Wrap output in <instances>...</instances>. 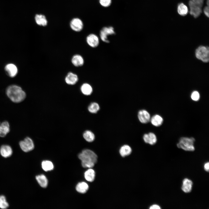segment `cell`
Returning a JSON list of instances; mask_svg holds the SVG:
<instances>
[{"label":"cell","mask_w":209,"mask_h":209,"mask_svg":"<svg viewBox=\"0 0 209 209\" xmlns=\"http://www.w3.org/2000/svg\"><path fill=\"white\" fill-rule=\"evenodd\" d=\"M204 170L207 172H209V163L208 162L205 163L204 165Z\"/></svg>","instance_id":"cell-34"},{"label":"cell","mask_w":209,"mask_h":209,"mask_svg":"<svg viewBox=\"0 0 209 209\" xmlns=\"http://www.w3.org/2000/svg\"><path fill=\"white\" fill-rule=\"evenodd\" d=\"M42 167L43 169L46 172L51 171L54 168V165L52 163L47 160L44 161L42 162Z\"/></svg>","instance_id":"cell-25"},{"label":"cell","mask_w":209,"mask_h":209,"mask_svg":"<svg viewBox=\"0 0 209 209\" xmlns=\"http://www.w3.org/2000/svg\"><path fill=\"white\" fill-rule=\"evenodd\" d=\"M12 148L8 145H3L0 147V153L1 156L4 158L10 157L12 155Z\"/></svg>","instance_id":"cell-12"},{"label":"cell","mask_w":209,"mask_h":209,"mask_svg":"<svg viewBox=\"0 0 209 209\" xmlns=\"http://www.w3.org/2000/svg\"><path fill=\"white\" fill-rule=\"evenodd\" d=\"M96 174L95 171L91 168H89L85 172L84 177L87 181L92 182L94 181L95 177Z\"/></svg>","instance_id":"cell-18"},{"label":"cell","mask_w":209,"mask_h":209,"mask_svg":"<svg viewBox=\"0 0 209 209\" xmlns=\"http://www.w3.org/2000/svg\"><path fill=\"white\" fill-rule=\"evenodd\" d=\"M203 12L205 15L208 17H209V6H207L205 7Z\"/></svg>","instance_id":"cell-33"},{"label":"cell","mask_w":209,"mask_h":209,"mask_svg":"<svg viewBox=\"0 0 209 209\" xmlns=\"http://www.w3.org/2000/svg\"><path fill=\"white\" fill-rule=\"evenodd\" d=\"M149 208L150 209H160L161 208L158 205L154 204L151 206Z\"/></svg>","instance_id":"cell-35"},{"label":"cell","mask_w":209,"mask_h":209,"mask_svg":"<svg viewBox=\"0 0 209 209\" xmlns=\"http://www.w3.org/2000/svg\"><path fill=\"white\" fill-rule=\"evenodd\" d=\"M78 157L81 161L82 166L84 168H91L97 161V155L93 151L89 149L83 150L79 154Z\"/></svg>","instance_id":"cell-1"},{"label":"cell","mask_w":209,"mask_h":209,"mask_svg":"<svg viewBox=\"0 0 209 209\" xmlns=\"http://www.w3.org/2000/svg\"><path fill=\"white\" fill-rule=\"evenodd\" d=\"M21 149L25 152H28L33 150L34 148V145L32 139L26 137L19 143Z\"/></svg>","instance_id":"cell-6"},{"label":"cell","mask_w":209,"mask_h":209,"mask_svg":"<svg viewBox=\"0 0 209 209\" xmlns=\"http://www.w3.org/2000/svg\"><path fill=\"white\" fill-rule=\"evenodd\" d=\"M100 4L103 7L109 6L111 3V0H99Z\"/></svg>","instance_id":"cell-30"},{"label":"cell","mask_w":209,"mask_h":209,"mask_svg":"<svg viewBox=\"0 0 209 209\" xmlns=\"http://www.w3.org/2000/svg\"><path fill=\"white\" fill-rule=\"evenodd\" d=\"M138 117L139 121L143 123H146L150 120V114L146 110L144 109L140 110L138 114Z\"/></svg>","instance_id":"cell-10"},{"label":"cell","mask_w":209,"mask_h":209,"mask_svg":"<svg viewBox=\"0 0 209 209\" xmlns=\"http://www.w3.org/2000/svg\"><path fill=\"white\" fill-rule=\"evenodd\" d=\"M8 207L9 204L5 196L3 195L0 196V208L5 209L7 208Z\"/></svg>","instance_id":"cell-29"},{"label":"cell","mask_w":209,"mask_h":209,"mask_svg":"<svg viewBox=\"0 0 209 209\" xmlns=\"http://www.w3.org/2000/svg\"><path fill=\"white\" fill-rule=\"evenodd\" d=\"M35 20L36 23L39 25L44 26L47 25V20L44 15L37 14L35 17Z\"/></svg>","instance_id":"cell-20"},{"label":"cell","mask_w":209,"mask_h":209,"mask_svg":"<svg viewBox=\"0 0 209 209\" xmlns=\"http://www.w3.org/2000/svg\"><path fill=\"white\" fill-rule=\"evenodd\" d=\"M196 57L203 62H207L209 60V49L208 46H200L196 50Z\"/></svg>","instance_id":"cell-4"},{"label":"cell","mask_w":209,"mask_h":209,"mask_svg":"<svg viewBox=\"0 0 209 209\" xmlns=\"http://www.w3.org/2000/svg\"><path fill=\"white\" fill-rule=\"evenodd\" d=\"M115 32L114 28L112 26L105 27L100 30V39L103 42L108 43L109 41L108 39V36L109 35H114Z\"/></svg>","instance_id":"cell-5"},{"label":"cell","mask_w":209,"mask_h":209,"mask_svg":"<svg viewBox=\"0 0 209 209\" xmlns=\"http://www.w3.org/2000/svg\"><path fill=\"white\" fill-rule=\"evenodd\" d=\"M192 99L194 101H197L199 100L200 98V95L197 91H194L192 93L191 95Z\"/></svg>","instance_id":"cell-31"},{"label":"cell","mask_w":209,"mask_h":209,"mask_svg":"<svg viewBox=\"0 0 209 209\" xmlns=\"http://www.w3.org/2000/svg\"><path fill=\"white\" fill-rule=\"evenodd\" d=\"M71 62L75 66L79 67L83 65L84 61L82 56L79 54H76L72 57Z\"/></svg>","instance_id":"cell-17"},{"label":"cell","mask_w":209,"mask_h":209,"mask_svg":"<svg viewBox=\"0 0 209 209\" xmlns=\"http://www.w3.org/2000/svg\"><path fill=\"white\" fill-rule=\"evenodd\" d=\"M87 44L92 48H96L99 44V40L98 37L95 34H91L86 38Z\"/></svg>","instance_id":"cell-9"},{"label":"cell","mask_w":209,"mask_h":209,"mask_svg":"<svg viewBox=\"0 0 209 209\" xmlns=\"http://www.w3.org/2000/svg\"><path fill=\"white\" fill-rule=\"evenodd\" d=\"M193 184V182L191 180L185 178L182 181L181 189L185 193H190L192 190Z\"/></svg>","instance_id":"cell-11"},{"label":"cell","mask_w":209,"mask_h":209,"mask_svg":"<svg viewBox=\"0 0 209 209\" xmlns=\"http://www.w3.org/2000/svg\"><path fill=\"white\" fill-rule=\"evenodd\" d=\"M5 69L7 74L12 78L15 76L18 72L17 66L12 64H9L6 65Z\"/></svg>","instance_id":"cell-13"},{"label":"cell","mask_w":209,"mask_h":209,"mask_svg":"<svg viewBox=\"0 0 209 209\" xmlns=\"http://www.w3.org/2000/svg\"><path fill=\"white\" fill-rule=\"evenodd\" d=\"M10 128L9 122L5 121L1 123L0 122V136L4 137L10 131Z\"/></svg>","instance_id":"cell-16"},{"label":"cell","mask_w":209,"mask_h":209,"mask_svg":"<svg viewBox=\"0 0 209 209\" xmlns=\"http://www.w3.org/2000/svg\"><path fill=\"white\" fill-rule=\"evenodd\" d=\"M82 93L85 95H90L93 92V89L91 85L87 83L83 84L80 88Z\"/></svg>","instance_id":"cell-23"},{"label":"cell","mask_w":209,"mask_h":209,"mask_svg":"<svg viewBox=\"0 0 209 209\" xmlns=\"http://www.w3.org/2000/svg\"><path fill=\"white\" fill-rule=\"evenodd\" d=\"M89 188L88 184L85 182L78 183L76 187V191L79 193L84 194L87 192Z\"/></svg>","instance_id":"cell-21"},{"label":"cell","mask_w":209,"mask_h":209,"mask_svg":"<svg viewBox=\"0 0 209 209\" xmlns=\"http://www.w3.org/2000/svg\"><path fill=\"white\" fill-rule=\"evenodd\" d=\"M195 3L202 7L204 0H191Z\"/></svg>","instance_id":"cell-32"},{"label":"cell","mask_w":209,"mask_h":209,"mask_svg":"<svg viewBox=\"0 0 209 209\" xmlns=\"http://www.w3.org/2000/svg\"><path fill=\"white\" fill-rule=\"evenodd\" d=\"M195 139L193 137H182L177 144V147L185 151H193L195 150L194 143Z\"/></svg>","instance_id":"cell-3"},{"label":"cell","mask_w":209,"mask_h":209,"mask_svg":"<svg viewBox=\"0 0 209 209\" xmlns=\"http://www.w3.org/2000/svg\"><path fill=\"white\" fill-rule=\"evenodd\" d=\"M70 26L73 30L76 32H79L82 30L83 24L80 19L77 18H74L71 21Z\"/></svg>","instance_id":"cell-8"},{"label":"cell","mask_w":209,"mask_h":209,"mask_svg":"<svg viewBox=\"0 0 209 209\" xmlns=\"http://www.w3.org/2000/svg\"><path fill=\"white\" fill-rule=\"evenodd\" d=\"M119 153L122 157L129 155L132 152L131 147L127 145H125L121 147L119 149Z\"/></svg>","instance_id":"cell-19"},{"label":"cell","mask_w":209,"mask_h":209,"mask_svg":"<svg viewBox=\"0 0 209 209\" xmlns=\"http://www.w3.org/2000/svg\"><path fill=\"white\" fill-rule=\"evenodd\" d=\"M6 94L8 97L13 102L18 103L23 101L26 97L25 92L19 86L11 85L7 89Z\"/></svg>","instance_id":"cell-2"},{"label":"cell","mask_w":209,"mask_h":209,"mask_svg":"<svg viewBox=\"0 0 209 209\" xmlns=\"http://www.w3.org/2000/svg\"><path fill=\"white\" fill-rule=\"evenodd\" d=\"M100 107L98 104L96 102L91 103L88 107L89 111L91 113H95L99 110Z\"/></svg>","instance_id":"cell-28"},{"label":"cell","mask_w":209,"mask_h":209,"mask_svg":"<svg viewBox=\"0 0 209 209\" xmlns=\"http://www.w3.org/2000/svg\"><path fill=\"white\" fill-rule=\"evenodd\" d=\"M143 138L145 143L151 145L155 144L157 141V138L156 135L152 132L144 134Z\"/></svg>","instance_id":"cell-14"},{"label":"cell","mask_w":209,"mask_h":209,"mask_svg":"<svg viewBox=\"0 0 209 209\" xmlns=\"http://www.w3.org/2000/svg\"><path fill=\"white\" fill-rule=\"evenodd\" d=\"M65 81L67 84L73 85L75 84L78 80L77 75L71 72H69L65 78Z\"/></svg>","instance_id":"cell-15"},{"label":"cell","mask_w":209,"mask_h":209,"mask_svg":"<svg viewBox=\"0 0 209 209\" xmlns=\"http://www.w3.org/2000/svg\"><path fill=\"white\" fill-rule=\"evenodd\" d=\"M209 0H207V4L208 6V5H209Z\"/></svg>","instance_id":"cell-36"},{"label":"cell","mask_w":209,"mask_h":209,"mask_svg":"<svg viewBox=\"0 0 209 209\" xmlns=\"http://www.w3.org/2000/svg\"><path fill=\"white\" fill-rule=\"evenodd\" d=\"M189 5L190 8V14L194 18L198 17L201 13L202 7L195 3L191 0L189 1Z\"/></svg>","instance_id":"cell-7"},{"label":"cell","mask_w":209,"mask_h":209,"mask_svg":"<svg viewBox=\"0 0 209 209\" xmlns=\"http://www.w3.org/2000/svg\"><path fill=\"white\" fill-rule=\"evenodd\" d=\"M36 179L39 185L43 188L47 187L48 181L46 176L44 174L38 175L36 176Z\"/></svg>","instance_id":"cell-22"},{"label":"cell","mask_w":209,"mask_h":209,"mask_svg":"<svg viewBox=\"0 0 209 209\" xmlns=\"http://www.w3.org/2000/svg\"><path fill=\"white\" fill-rule=\"evenodd\" d=\"M83 136L84 139L87 142H92L95 139L94 134L90 130H86L83 133Z\"/></svg>","instance_id":"cell-26"},{"label":"cell","mask_w":209,"mask_h":209,"mask_svg":"<svg viewBox=\"0 0 209 209\" xmlns=\"http://www.w3.org/2000/svg\"><path fill=\"white\" fill-rule=\"evenodd\" d=\"M177 11L178 13L180 15L182 16H184L188 13V8L187 6L184 3H181L178 6Z\"/></svg>","instance_id":"cell-27"},{"label":"cell","mask_w":209,"mask_h":209,"mask_svg":"<svg viewBox=\"0 0 209 209\" xmlns=\"http://www.w3.org/2000/svg\"><path fill=\"white\" fill-rule=\"evenodd\" d=\"M163 121V118L160 116L155 115L153 116L151 118V122L154 126L158 127L161 125Z\"/></svg>","instance_id":"cell-24"}]
</instances>
